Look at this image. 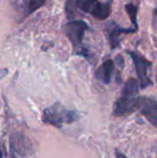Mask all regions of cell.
<instances>
[{
  "mask_svg": "<svg viewBox=\"0 0 157 158\" xmlns=\"http://www.w3.org/2000/svg\"><path fill=\"white\" fill-rule=\"evenodd\" d=\"M46 2H48V0H28L25 8V14H24V16H28L31 13L36 12L37 10L42 8Z\"/></svg>",
  "mask_w": 157,
  "mask_h": 158,
  "instance_id": "10",
  "label": "cell"
},
{
  "mask_svg": "<svg viewBox=\"0 0 157 158\" xmlns=\"http://www.w3.org/2000/svg\"><path fill=\"white\" fill-rule=\"evenodd\" d=\"M126 12L129 15V19L131 21L132 25H134V28H136L138 30L139 26H138V19H137V14H138V10L139 8L137 6H134V3H127L125 6Z\"/></svg>",
  "mask_w": 157,
  "mask_h": 158,
  "instance_id": "11",
  "label": "cell"
},
{
  "mask_svg": "<svg viewBox=\"0 0 157 158\" xmlns=\"http://www.w3.org/2000/svg\"><path fill=\"white\" fill-rule=\"evenodd\" d=\"M139 110H141L142 115L149 119V122L153 126L157 124V102L154 98L140 97V106Z\"/></svg>",
  "mask_w": 157,
  "mask_h": 158,
  "instance_id": "7",
  "label": "cell"
},
{
  "mask_svg": "<svg viewBox=\"0 0 157 158\" xmlns=\"http://www.w3.org/2000/svg\"><path fill=\"white\" fill-rule=\"evenodd\" d=\"M0 158H3V156H2V151H1V146H0Z\"/></svg>",
  "mask_w": 157,
  "mask_h": 158,
  "instance_id": "13",
  "label": "cell"
},
{
  "mask_svg": "<svg viewBox=\"0 0 157 158\" xmlns=\"http://www.w3.org/2000/svg\"><path fill=\"white\" fill-rule=\"evenodd\" d=\"M127 54L131 57L132 61H134L137 75H138L139 79V87L144 89V88L153 85V82L151 81L149 75V72L152 69L151 61L145 59L142 55L138 54L136 52H132V51H127Z\"/></svg>",
  "mask_w": 157,
  "mask_h": 158,
  "instance_id": "5",
  "label": "cell"
},
{
  "mask_svg": "<svg viewBox=\"0 0 157 158\" xmlns=\"http://www.w3.org/2000/svg\"><path fill=\"white\" fill-rule=\"evenodd\" d=\"M10 148L13 158H27L31 151L28 139L21 133L12 135L10 139Z\"/></svg>",
  "mask_w": 157,
  "mask_h": 158,
  "instance_id": "6",
  "label": "cell"
},
{
  "mask_svg": "<svg viewBox=\"0 0 157 158\" xmlns=\"http://www.w3.org/2000/svg\"><path fill=\"white\" fill-rule=\"evenodd\" d=\"M80 114L76 111L69 110L60 103H55L44 109L42 121L45 124L52 125L57 128H61L64 124H71L78 121Z\"/></svg>",
  "mask_w": 157,
  "mask_h": 158,
  "instance_id": "3",
  "label": "cell"
},
{
  "mask_svg": "<svg viewBox=\"0 0 157 158\" xmlns=\"http://www.w3.org/2000/svg\"><path fill=\"white\" fill-rule=\"evenodd\" d=\"M138 30H136L134 28H124L118 26L116 23H110V26L108 28V32H109V38H110V44H111V48L114 50L115 48H118L119 42H121V35L122 33H134Z\"/></svg>",
  "mask_w": 157,
  "mask_h": 158,
  "instance_id": "8",
  "label": "cell"
},
{
  "mask_svg": "<svg viewBox=\"0 0 157 158\" xmlns=\"http://www.w3.org/2000/svg\"><path fill=\"white\" fill-rule=\"evenodd\" d=\"M139 83L137 80L129 79L124 84L121 97L114 103L113 112L114 116H123L139 110L140 97H138Z\"/></svg>",
  "mask_w": 157,
  "mask_h": 158,
  "instance_id": "1",
  "label": "cell"
},
{
  "mask_svg": "<svg viewBox=\"0 0 157 158\" xmlns=\"http://www.w3.org/2000/svg\"><path fill=\"white\" fill-rule=\"evenodd\" d=\"M111 3L112 0L108 2H100L99 0H74V6H76L79 10L100 21H105L109 17Z\"/></svg>",
  "mask_w": 157,
  "mask_h": 158,
  "instance_id": "4",
  "label": "cell"
},
{
  "mask_svg": "<svg viewBox=\"0 0 157 158\" xmlns=\"http://www.w3.org/2000/svg\"><path fill=\"white\" fill-rule=\"evenodd\" d=\"M115 155H116V158H128L125 154H123V153L119 152L118 150L115 151Z\"/></svg>",
  "mask_w": 157,
  "mask_h": 158,
  "instance_id": "12",
  "label": "cell"
},
{
  "mask_svg": "<svg viewBox=\"0 0 157 158\" xmlns=\"http://www.w3.org/2000/svg\"><path fill=\"white\" fill-rule=\"evenodd\" d=\"M115 72V64L112 59H107L97 69L96 77L105 84H109Z\"/></svg>",
  "mask_w": 157,
  "mask_h": 158,
  "instance_id": "9",
  "label": "cell"
},
{
  "mask_svg": "<svg viewBox=\"0 0 157 158\" xmlns=\"http://www.w3.org/2000/svg\"><path fill=\"white\" fill-rule=\"evenodd\" d=\"M63 30L65 35L69 38L72 46H73L74 53L80 56L85 57L87 60H92V56L89 54L88 48L84 45L83 38L89 27L84 21H71L63 26Z\"/></svg>",
  "mask_w": 157,
  "mask_h": 158,
  "instance_id": "2",
  "label": "cell"
}]
</instances>
